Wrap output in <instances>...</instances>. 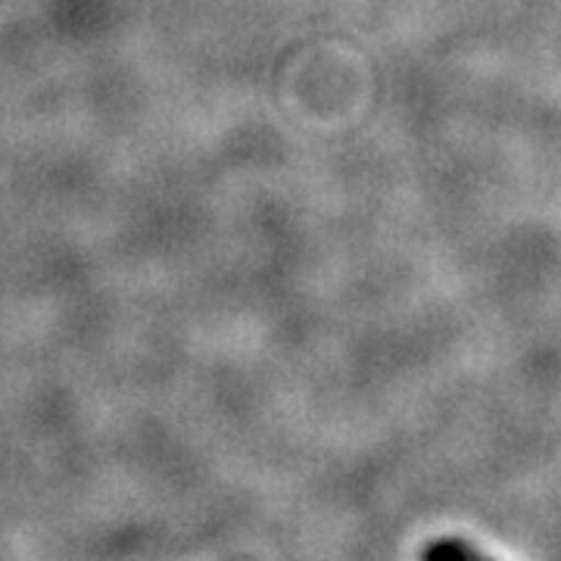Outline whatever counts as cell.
I'll return each mask as SVG.
<instances>
[{
	"label": "cell",
	"instance_id": "obj_1",
	"mask_svg": "<svg viewBox=\"0 0 561 561\" xmlns=\"http://www.w3.org/2000/svg\"><path fill=\"white\" fill-rule=\"evenodd\" d=\"M421 561H490L483 552H478L471 542L446 537V540L427 542L421 549Z\"/></svg>",
	"mask_w": 561,
	"mask_h": 561
}]
</instances>
